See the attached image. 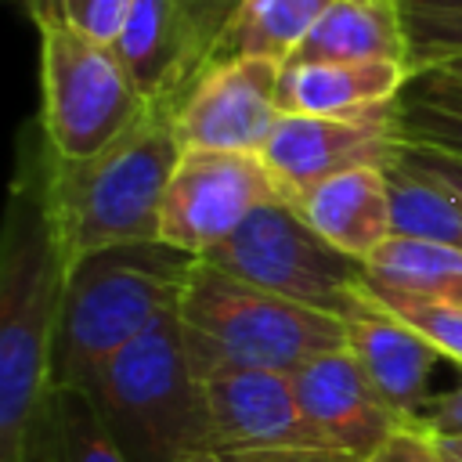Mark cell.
<instances>
[{"mask_svg": "<svg viewBox=\"0 0 462 462\" xmlns=\"http://www.w3.org/2000/svg\"><path fill=\"white\" fill-rule=\"evenodd\" d=\"M61 274L47 213V144L32 155L22 148L0 238V462H58Z\"/></svg>", "mask_w": 462, "mask_h": 462, "instance_id": "obj_1", "label": "cell"}, {"mask_svg": "<svg viewBox=\"0 0 462 462\" xmlns=\"http://www.w3.org/2000/svg\"><path fill=\"white\" fill-rule=\"evenodd\" d=\"M180 155L173 105H144L87 159H58L47 148V213L61 267L108 245L159 238L162 195Z\"/></svg>", "mask_w": 462, "mask_h": 462, "instance_id": "obj_2", "label": "cell"}, {"mask_svg": "<svg viewBox=\"0 0 462 462\" xmlns=\"http://www.w3.org/2000/svg\"><path fill=\"white\" fill-rule=\"evenodd\" d=\"M195 260L162 238H148L87 253L65 267L54 325L58 390H87L116 354L173 314Z\"/></svg>", "mask_w": 462, "mask_h": 462, "instance_id": "obj_3", "label": "cell"}, {"mask_svg": "<svg viewBox=\"0 0 462 462\" xmlns=\"http://www.w3.org/2000/svg\"><path fill=\"white\" fill-rule=\"evenodd\" d=\"M177 321L188 368L199 383L227 372H296L318 354L343 346V321L256 289L195 260L180 300Z\"/></svg>", "mask_w": 462, "mask_h": 462, "instance_id": "obj_4", "label": "cell"}, {"mask_svg": "<svg viewBox=\"0 0 462 462\" xmlns=\"http://www.w3.org/2000/svg\"><path fill=\"white\" fill-rule=\"evenodd\" d=\"M83 393L126 462H180L213 448L202 383L188 368L177 310L116 354Z\"/></svg>", "mask_w": 462, "mask_h": 462, "instance_id": "obj_5", "label": "cell"}, {"mask_svg": "<svg viewBox=\"0 0 462 462\" xmlns=\"http://www.w3.org/2000/svg\"><path fill=\"white\" fill-rule=\"evenodd\" d=\"M40 32V130L58 159H87L112 144L141 112L144 97L134 87L116 47L76 32L51 0H29Z\"/></svg>", "mask_w": 462, "mask_h": 462, "instance_id": "obj_6", "label": "cell"}, {"mask_svg": "<svg viewBox=\"0 0 462 462\" xmlns=\"http://www.w3.org/2000/svg\"><path fill=\"white\" fill-rule=\"evenodd\" d=\"M199 260L339 321L357 307L368 282V267L325 242L285 195L260 206L227 242Z\"/></svg>", "mask_w": 462, "mask_h": 462, "instance_id": "obj_7", "label": "cell"}, {"mask_svg": "<svg viewBox=\"0 0 462 462\" xmlns=\"http://www.w3.org/2000/svg\"><path fill=\"white\" fill-rule=\"evenodd\" d=\"M282 195L285 191L263 155L184 148L162 195L159 238L191 256H206L227 242L260 206Z\"/></svg>", "mask_w": 462, "mask_h": 462, "instance_id": "obj_8", "label": "cell"}, {"mask_svg": "<svg viewBox=\"0 0 462 462\" xmlns=\"http://www.w3.org/2000/svg\"><path fill=\"white\" fill-rule=\"evenodd\" d=\"M282 65L271 58L209 61L188 94L173 105V126L184 148L260 155L278 119Z\"/></svg>", "mask_w": 462, "mask_h": 462, "instance_id": "obj_9", "label": "cell"}, {"mask_svg": "<svg viewBox=\"0 0 462 462\" xmlns=\"http://www.w3.org/2000/svg\"><path fill=\"white\" fill-rule=\"evenodd\" d=\"M397 101L357 112V116H292L285 112L263 144V162L271 166L282 191L296 202L321 180L357 170L390 166L401 152Z\"/></svg>", "mask_w": 462, "mask_h": 462, "instance_id": "obj_10", "label": "cell"}, {"mask_svg": "<svg viewBox=\"0 0 462 462\" xmlns=\"http://www.w3.org/2000/svg\"><path fill=\"white\" fill-rule=\"evenodd\" d=\"M224 18L206 0H134L112 43L148 105H177L213 61Z\"/></svg>", "mask_w": 462, "mask_h": 462, "instance_id": "obj_11", "label": "cell"}, {"mask_svg": "<svg viewBox=\"0 0 462 462\" xmlns=\"http://www.w3.org/2000/svg\"><path fill=\"white\" fill-rule=\"evenodd\" d=\"M303 419L321 448L368 458L386 437L408 426L365 379L346 346L310 357L292 372Z\"/></svg>", "mask_w": 462, "mask_h": 462, "instance_id": "obj_12", "label": "cell"}, {"mask_svg": "<svg viewBox=\"0 0 462 462\" xmlns=\"http://www.w3.org/2000/svg\"><path fill=\"white\" fill-rule=\"evenodd\" d=\"M209 437L217 451H263L318 444L289 372H227L202 383ZM321 448V444H318Z\"/></svg>", "mask_w": 462, "mask_h": 462, "instance_id": "obj_13", "label": "cell"}, {"mask_svg": "<svg viewBox=\"0 0 462 462\" xmlns=\"http://www.w3.org/2000/svg\"><path fill=\"white\" fill-rule=\"evenodd\" d=\"M343 346L357 361L365 379L375 386V393L404 422H415V415L430 401V375L440 350L408 321L379 307L368 289L357 307L343 318Z\"/></svg>", "mask_w": 462, "mask_h": 462, "instance_id": "obj_14", "label": "cell"}, {"mask_svg": "<svg viewBox=\"0 0 462 462\" xmlns=\"http://www.w3.org/2000/svg\"><path fill=\"white\" fill-rule=\"evenodd\" d=\"M296 206L325 242L361 263H368L393 238L386 166H357L336 173L300 195Z\"/></svg>", "mask_w": 462, "mask_h": 462, "instance_id": "obj_15", "label": "cell"}, {"mask_svg": "<svg viewBox=\"0 0 462 462\" xmlns=\"http://www.w3.org/2000/svg\"><path fill=\"white\" fill-rule=\"evenodd\" d=\"M404 61H300L282 65L278 105L292 116H357L401 97Z\"/></svg>", "mask_w": 462, "mask_h": 462, "instance_id": "obj_16", "label": "cell"}, {"mask_svg": "<svg viewBox=\"0 0 462 462\" xmlns=\"http://www.w3.org/2000/svg\"><path fill=\"white\" fill-rule=\"evenodd\" d=\"M300 61H404L408 43L393 0H332L282 65Z\"/></svg>", "mask_w": 462, "mask_h": 462, "instance_id": "obj_17", "label": "cell"}, {"mask_svg": "<svg viewBox=\"0 0 462 462\" xmlns=\"http://www.w3.org/2000/svg\"><path fill=\"white\" fill-rule=\"evenodd\" d=\"M328 4L332 0H235L231 18L217 40L213 61L271 58L282 65Z\"/></svg>", "mask_w": 462, "mask_h": 462, "instance_id": "obj_18", "label": "cell"}, {"mask_svg": "<svg viewBox=\"0 0 462 462\" xmlns=\"http://www.w3.org/2000/svg\"><path fill=\"white\" fill-rule=\"evenodd\" d=\"M386 188L397 238L462 249V202L440 180H433L397 152V159L386 166Z\"/></svg>", "mask_w": 462, "mask_h": 462, "instance_id": "obj_19", "label": "cell"}, {"mask_svg": "<svg viewBox=\"0 0 462 462\" xmlns=\"http://www.w3.org/2000/svg\"><path fill=\"white\" fill-rule=\"evenodd\" d=\"M365 267H368V282L462 307V249L393 235Z\"/></svg>", "mask_w": 462, "mask_h": 462, "instance_id": "obj_20", "label": "cell"}, {"mask_svg": "<svg viewBox=\"0 0 462 462\" xmlns=\"http://www.w3.org/2000/svg\"><path fill=\"white\" fill-rule=\"evenodd\" d=\"M397 130L404 144L462 155V83L440 69L411 72L397 97Z\"/></svg>", "mask_w": 462, "mask_h": 462, "instance_id": "obj_21", "label": "cell"}, {"mask_svg": "<svg viewBox=\"0 0 462 462\" xmlns=\"http://www.w3.org/2000/svg\"><path fill=\"white\" fill-rule=\"evenodd\" d=\"M404 43H408V69H444L448 61L462 58V0H393Z\"/></svg>", "mask_w": 462, "mask_h": 462, "instance_id": "obj_22", "label": "cell"}, {"mask_svg": "<svg viewBox=\"0 0 462 462\" xmlns=\"http://www.w3.org/2000/svg\"><path fill=\"white\" fill-rule=\"evenodd\" d=\"M365 289L379 307H386L390 314L408 321L415 332H422L440 350V357H451L462 368V307L422 300V296H411V292H401V289H390L379 282H368Z\"/></svg>", "mask_w": 462, "mask_h": 462, "instance_id": "obj_23", "label": "cell"}, {"mask_svg": "<svg viewBox=\"0 0 462 462\" xmlns=\"http://www.w3.org/2000/svg\"><path fill=\"white\" fill-rule=\"evenodd\" d=\"M58 462H126L83 390H58Z\"/></svg>", "mask_w": 462, "mask_h": 462, "instance_id": "obj_24", "label": "cell"}, {"mask_svg": "<svg viewBox=\"0 0 462 462\" xmlns=\"http://www.w3.org/2000/svg\"><path fill=\"white\" fill-rule=\"evenodd\" d=\"M54 11L94 43L112 47L134 11V0H51Z\"/></svg>", "mask_w": 462, "mask_h": 462, "instance_id": "obj_25", "label": "cell"}, {"mask_svg": "<svg viewBox=\"0 0 462 462\" xmlns=\"http://www.w3.org/2000/svg\"><path fill=\"white\" fill-rule=\"evenodd\" d=\"M419 430H426L433 440H448V437H462V368H458V379L440 390V393H430V401L422 404V411L415 415Z\"/></svg>", "mask_w": 462, "mask_h": 462, "instance_id": "obj_26", "label": "cell"}, {"mask_svg": "<svg viewBox=\"0 0 462 462\" xmlns=\"http://www.w3.org/2000/svg\"><path fill=\"white\" fill-rule=\"evenodd\" d=\"M401 155L411 166H419L422 173H430L433 180H440L462 202V155H451L440 148H422V144H401Z\"/></svg>", "mask_w": 462, "mask_h": 462, "instance_id": "obj_27", "label": "cell"}, {"mask_svg": "<svg viewBox=\"0 0 462 462\" xmlns=\"http://www.w3.org/2000/svg\"><path fill=\"white\" fill-rule=\"evenodd\" d=\"M227 462H361L357 455L336 451V448H263V451H220Z\"/></svg>", "mask_w": 462, "mask_h": 462, "instance_id": "obj_28", "label": "cell"}, {"mask_svg": "<svg viewBox=\"0 0 462 462\" xmlns=\"http://www.w3.org/2000/svg\"><path fill=\"white\" fill-rule=\"evenodd\" d=\"M437 458H440V462H462V437L437 440Z\"/></svg>", "mask_w": 462, "mask_h": 462, "instance_id": "obj_29", "label": "cell"}, {"mask_svg": "<svg viewBox=\"0 0 462 462\" xmlns=\"http://www.w3.org/2000/svg\"><path fill=\"white\" fill-rule=\"evenodd\" d=\"M180 462H227L217 448H206V451H195V455H188V458H180Z\"/></svg>", "mask_w": 462, "mask_h": 462, "instance_id": "obj_30", "label": "cell"}, {"mask_svg": "<svg viewBox=\"0 0 462 462\" xmlns=\"http://www.w3.org/2000/svg\"><path fill=\"white\" fill-rule=\"evenodd\" d=\"M220 18H224V25H227V18H231V7H235V0H206Z\"/></svg>", "mask_w": 462, "mask_h": 462, "instance_id": "obj_31", "label": "cell"}, {"mask_svg": "<svg viewBox=\"0 0 462 462\" xmlns=\"http://www.w3.org/2000/svg\"><path fill=\"white\" fill-rule=\"evenodd\" d=\"M440 72H448L451 79H458V83H462V58H455V61H448V65H444Z\"/></svg>", "mask_w": 462, "mask_h": 462, "instance_id": "obj_32", "label": "cell"}]
</instances>
